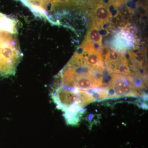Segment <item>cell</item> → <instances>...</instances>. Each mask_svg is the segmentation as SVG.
<instances>
[{"instance_id":"6da1fadb","label":"cell","mask_w":148,"mask_h":148,"mask_svg":"<svg viewBox=\"0 0 148 148\" xmlns=\"http://www.w3.org/2000/svg\"><path fill=\"white\" fill-rule=\"evenodd\" d=\"M108 98L137 97L139 95L137 85L132 76L114 73L110 85L107 87Z\"/></svg>"},{"instance_id":"7a4b0ae2","label":"cell","mask_w":148,"mask_h":148,"mask_svg":"<svg viewBox=\"0 0 148 148\" xmlns=\"http://www.w3.org/2000/svg\"><path fill=\"white\" fill-rule=\"evenodd\" d=\"M80 48L81 52H76L71 60L77 64L103 73L105 67L101 51L92 43L81 45Z\"/></svg>"},{"instance_id":"3957f363","label":"cell","mask_w":148,"mask_h":148,"mask_svg":"<svg viewBox=\"0 0 148 148\" xmlns=\"http://www.w3.org/2000/svg\"><path fill=\"white\" fill-rule=\"evenodd\" d=\"M91 14L92 23L95 24L99 29L109 23L112 17L108 6L100 1L91 5Z\"/></svg>"},{"instance_id":"277c9868","label":"cell","mask_w":148,"mask_h":148,"mask_svg":"<svg viewBox=\"0 0 148 148\" xmlns=\"http://www.w3.org/2000/svg\"><path fill=\"white\" fill-rule=\"evenodd\" d=\"M14 36L13 30L7 25L0 15V62L4 59Z\"/></svg>"},{"instance_id":"5b68a950","label":"cell","mask_w":148,"mask_h":148,"mask_svg":"<svg viewBox=\"0 0 148 148\" xmlns=\"http://www.w3.org/2000/svg\"><path fill=\"white\" fill-rule=\"evenodd\" d=\"M127 60V58L123 54L114 49L107 51L104 59L108 71L112 73H115L119 66Z\"/></svg>"},{"instance_id":"8992f818","label":"cell","mask_w":148,"mask_h":148,"mask_svg":"<svg viewBox=\"0 0 148 148\" xmlns=\"http://www.w3.org/2000/svg\"><path fill=\"white\" fill-rule=\"evenodd\" d=\"M134 37L127 31H122L116 34L113 41L114 50L118 51L127 50L133 45Z\"/></svg>"},{"instance_id":"52a82bcc","label":"cell","mask_w":148,"mask_h":148,"mask_svg":"<svg viewBox=\"0 0 148 148\" xmlns=\"http://www.w3.org/2000/svg\"><path fill=\"white\" fill-rule=\"evenodd\" d=\"M35 14L47 19V6L52 0H20Z\"/></svg>"},{"instance_id":"ba28073f","label":"cell","mask_w":148,"mask_h":148,"mask_svg":"<svg viewBox=\"0 0 148 148\" xmlns=\"http://www.w3.org/2000/svg\"><path fill=\"white\" fill-rule=\"evenodd\" d=\"M83 0H52L51 2L50 12L61 9L82 8L80 2Z\"/></svg>"},{"instance_id":"9c48e42d","label":"cell","mask_w":148,"mask_h":148,"mask_svg":"<svg viewBox=\"0 0 148 148\" xmlns=\"http://www.w3.org/2000/svg\"><path fill=\"white\" fill-rule=\"evenodd\" d=\"M99 28L94 23L90 25L81 46L92 43L100 48L102 46V36L99 31Z\"/></svg>"},{"instance_id":"30bf717a","label":"cell","mask_w":148,"mask_h":148,"mask_svg":"<svg viewBox=\"0 0 148 148\" xmlns=\"http://www.w3.org/2000/svg\"><path fill=\"white\" fill-rule=\"evenodd\" d=\"M130 56L134 66V71H137L143 68L144 60V54L143 51H139L136 53L130 52Z\"/></svg>"},{"instance_id":"8fae6325","label":"cell","mask_w":148,"mask_h":148,"mask_svg":"<svg viewBox=\"0 0 148 148\" xmlns=\"http://www.w3.org/2000/svg\"><path fill=\"white\" fill-rule=\"evenodd\" d=\"M127 31L133 36L136 34L138 32V29L135 26H130L127 29Z\"/></svg>"},{"instance_id":"7c38bea8","label":"cell","mask_w":148,"mask_h":148,"mask_svg":"<svg viewBox=\"0 0 148 148\" xmlns=\"http://www.w3.org/2000/svg\"><path fill=\"white\" fill-rule=\"evenodd\" d=\"M124 0H119V3L124 2Z\"/></svg>"}]
</instances>
